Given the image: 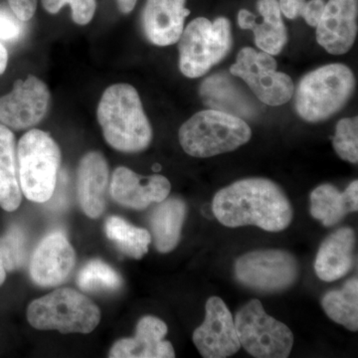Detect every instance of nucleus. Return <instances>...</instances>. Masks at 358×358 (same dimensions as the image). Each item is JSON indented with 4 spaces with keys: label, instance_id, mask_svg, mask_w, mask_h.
<instances>
[{
    "label": "nucleus",
    "instance_id": "obj_4",
    "mask_svg": "<svg viewBox=\"0 0 358 358\" xmlns=\"http://www.w3.org/2000/svg\"><path fill=\"white\" fill-rule=\"evenodd\" d=\"M355 89V75L348 66H322L301 78L294 107L303 121H326L345 107Z\"/></svg>",
    "mask_w": 358,
    "mask_h": 358
},
{
    "label": "nucleus",
    "instance_id": "obj_2",
    "mask_svg": "<svg viewBox=\"0 0 358 358\" xmlns=\"http://www.w3.org/2000/svg\"><path fill=\"white\" fill-rule=\"evenodd\" d=\"M103 138L115 150L140 152L150 147L152 129L140 95L131 85L115 84L105 90L96 109Z\"/></svg>",
    "mask_w": 358,
    "mask_h": 358
},
{
    "label": "nucleus",
    "instance_id": "obj_5",
    "mask_svg": "<svg viewBox=\"0 0 358 358\" xmlns=\"http://www.w3.org/2000/svg\"><path fill=\"white\" fill-rule=\"evenodd\" d=\"M60 148L50 134L31 129L20 138L17 148L21 192L33 202L44 203L55 192L61 166Z\"/></svg>",
    "mask_w": 358,
    "mask_h": 358
},
{
    "label": "nucleus",
    "instance_id": "obj_23",
    "mask_svg": "<svg viewBox=\"0 0 358 358\" xmlns=\"http://www.w3.org/2000/svg\"><path fill=\"white\" fill-rule=\"evenodd\" d=\"M186 216L182 200H164L152 212L150 227L155 245L160 253H169L178 246Z\"/></svg>",
    "mask_w": 358,
    "mask_h": 358
},
{
    "label": "nucleus",
    "instance_id": "obj_6",
    "mask_svg": "<svg viewBox=\"0 0 358 358\" xmlns=\"http://www.w3.org/2000/svg\"><path fill=\"white\" fill-rule=\"evenodd\" d=\"M27 319L37 329L90 334L100 322L101 312L84 294L64 288L33 301L28 307Z\"/></svg>",
    "mask_w": 358,
    "mask_h": 358
},
{
    "label": "nucleus",
    "instance_id": "obj_20",
    "mask_svg": "<svg viewBox=\"0 0 358 358\" xmlns=\"http://www.w3.org/2000/svg\"><path fill=\"white\" fill-rule=\"evenodd\" d=\"M355 232L352 228H341L322 242L315 259V270L324 282H334L345 277L353 265Z\"/></svg>",
    "mask_w": 358,
    "mask_h": 358
},
{
    "label": "nucleus",
    "instance_id": "obj_10",
    "mask_svg": "<svg viewBox=\"0 0 358 358\" xmlns=\"http://www.w3.org/2000/svg\"><path fill=\"white\" fill-rule=\"evenodd\" d=\"M238 281L248 288L275 293L289 288L298 279V261L282 250H260L240 257L235 264Z\"/></svg>",
    "mask_w": 358,
    "mask_h": 358
},
{
    "label": "nucleus",
    "instance_id": "obj_9",
    "mask_svg": "<svg viewBox=\"0 0 358 358\" xmlns=\"http://www.w3.org/2000/svg\"><path fill=\"white\" fill-rule=\"evenodd\" d=\"M231 74L248 85L257 98L265 105L277 107L288 103L294 94L293 80L285 73L278 72L277 62L266 52H257L246 47L238 53Z\"/></svg>",
    "mask_w": 358,
    "mask_h": 358
},
{
    "label": "nucleus",
    "instance_id": "obj_17",
    "mask_svg": "<svg viewBox=\"0 0 358 358\" xmlns=\"http://www.w3.org/2000/svg\"><path fill=\"white\" fill-rule=\"evenodd\" d=\"M186 0H147L143 13V28L150 43L157 46L176 44L185 29L190 11Z\"/></svg>",
    "mask_w": 358,
    "mask_h": 358
},
{
    "label": "nucleus",
    "instance_id": "obj_30",
    "mask_svg": "<svg viewBox=\"0 0 358 358\" xmlns=\"http://www.w3.org/2000/svg\"><path fill=\"white\" fill-rule=\"evenodd\" d=\"M326 0H280L281 11L289 20L303 17L312 27H317L326 6Z\"/></svg>",
    "mask_w": 358,
    "mask_h": 358
},
{
    "label": "nucleus",
    "instance_id": "obj_25",
    "mask_svg": "<svg viewBox=\"0 0 358 358\" xmlns=\"http://www.w3.org/2000/svg\"><path fill=\"white\" fill-rule=\"evenodd\" d=\"M105 230L107 237L127 256L141 259L148 253L152 241L148 230L136 227L117 216L108 219Z\"/></svg>",
    "mask_w": 358,
    "mask_h": 358
},
{
    "label": "nucleus",
    "instance_id": "obj_29",
    "mask_svg": "<svg viewBox=\"0 0 358 358\" xmlns=\"http://www.w3.org/2000/svg\"><path fill=\"white\" fill-rule=\"evenodd\" d=\"M334 148L338 157L352 164L358 162V119L345 117L336 124L333 141Z\"/></svg>",
    "mask_w": 358,
    "mask_h": 358
},
{
    "label": "nucleus",
    "instance_id": "obj_22",
    "mask_svg": "<svg viewBox=\"0 0 358 358\" xmlns=\"http://www.w3.org/2000/svg\"><path fill=\"white\" fill-rule=\"evenodd\" d=\"M21 200L15 136L0 124V206L6 211H15Z\"/></svg>",
    "mask_w": 358,
    "mask_h": 358
},
{
    "label": "nucleus",
    "instance_id": "obj_16",
    "mask_svg": "<svg viewBox=\"0 0 358 358\" xmlns=\"http://www.w3.org/2000/svg\"><path fill=\"white\" fill-rule=\"evenodd\" d=\"M257 10L260 16L241 9L238 13V24L242 29L254 33L259 49L270 55H278L288 42V32L282 21L279 1L258 0Z\"/></svg>",
    "mask_w": 358,
    "mask_h": 358
},
{
    "label": "nucleus",
    "instance_id": "obj_12",
    "mask_svg": "<svg viewBox=\"0 0 358 358\" xmlns=\"http://www.w3.org/2000/svg\"><path fill=\"white\" fill-rule=\"evenodd\" d=\"M205 310L203 324L193 333V343L201 357L225 358L235 355L241 345L229 308L218 296H211Z\"/></svg>",
    "mask_w": 358,
    "mask_h": 358
},
{
    "label": "nucleus",
    "instance_id": "obj_31",
    "mask_svg": "<svg viewBox=\"0 0 358 358\" xmlns=\"http://www.w3.org/2000/svg\"><path fill=\"white\" fill-rule=\"evenodd\" d=\"M45 10L51 14L58 13L64 6H70L72 18L79 25H87L95 15L96 0H42Z\"/></svg>",
    "mask_w": 358,
    "mask_h": 358
},
{
    "label": "nucleus",
    "instance_id": "obj_13",
    "mask_svg": "<svg viewBox=\"0 0 358 358\" xmlns=\"http://www.w3.org/2000/svg\"><path fill=\"white\" fill-rule=\"evenodd\" d=\"M358 0H329L317 25V43L333 55L352 49L357 35Z\"/></svg>",
    "mask_w": 358,
    "mask_h": 358
},
{
    "label": "nucleus",
    "instance_id": "obj_26",
    "mask_svg": "<svg viewBox=\"0 0 358 358\" xmlns=\"http://www.w3.org/2000/svg\"><path fill=\"white\" fill-rule=\"evenodd\" d=\"M202 100L209 105L213 110H221L228 114L237 115L239 110L240 115H245L246 110L243 109V100L240 96L239 92L231 83L229 78L223 75H215L205 80L200 88Z\"/></svg>",
    "mask_w": 358,
    "mask_h": 358
},
{
    "label": "nucleus",
    "instance_id": "obj_7",
    "mask_svg": "<svg viewBox=\"0 0 358 358\" xmlns=\"http://www.w3.org/2000/svg\"><path fill=\"white\" fill-rule=\"evenodd\" d=\"M178 41L181 73L192 79L203 76L229 54L233 44L230 21L196 18L183 29Z\"/></svg>",
    "mask_w": 358,
    "mask_h": 358
},
{
    "label": "nucleus",
    "instance_id": "obj_27",
    "mask_svg": "<svg viewBox=\"0 0 358 358\" xmlns=\"http://www.w3.org/2000/svg\"><path fill=\"white\" fill-rule=\"evenodd\" d=\"M78 285L80 288L89 293H106L121 288L122 279L108 264L100 260H94L80 271Z\"/></svg>",
    "mask_w": 358,
    "mask_h": 358
},
{
    "label": "nucleus",
    "instance_id": "obj_18",
    "mask_svg": "<svg viewBox=\"0 0 358 358\" xmlns=\"http://www.w3.org/2000/svg\"><path fill=\"white\" fill-rule=\"evenodd\" d=\"M166 324L155 317H143L136 326V336L122 338L110 350V358H173V346L164 341Z\"/></svg>",
    "mask_w": 358,
    "mask_h": 358
},
{
    "label": "nucleus",
    "instance_id": "obj_35",
    "mask_svg": "<svg viewBox=\"0 0 358 358\" xmlns=\"http://www.w3.org/2000/svg\"><path fill=\"white\" fill-rule=\"evenodd\" d=\"M7 64H8V53L4 45L0 42V75L6 72Z\"/></svg>",
    "mask_w": 358,
    "mask_h": 358
},
{
    "label": "nucleus",
    "instance_id": "obj_33",
    "mask_svg": "<svg viewBox=\"0 0 358 358\" xmlns=\"http://www.w3.org/2000/svg\"><path fill=\"white\" fill-rule=\"evenodd\" d=\"M10 10L13 11L18 20L28 21L34 16L37 8V0H7Z\"/></svg>",
    "mask_w": 358,
    "mask_h": 358
},
{
    "label": "nucleus",
    "instance_id": "obj_24",
    "mask_svg": "<svg viewBox=\"0 0 358 358\" xmlns=\"http://www.w3.org/2000/svg\"><path fill=\"white\" fill-rule=\"evenodd\" d=\"M322 308L329 319L352 331L358 329V281L348 280L343 288L331 291L322 298Z\"/></svg>",
    "mask_w": 358,
    "mask_h": 358
},
{
    "label": "nucleus",
    "instance_id": "obj_19",
    "mask_svg": "<svg viewBox=\"0 0 358 358\" xmlns=\"http://www.w3.org/2000/svg\"><path fill=\"white\" fill-rule=\"evenodd\" d=\"M109 185V166L101 152H91L80 162L77 173L78 199L88 217L98 218L105 209Z\"/></svg>",
    "mask_w": 358,
    "mask_h": 358
},
{
    "label": "nucleus",
    "instance_id": "obj_11",
    "mask_svg": "<svg viewBox=\"0 0 358 358\" xmlns=\"http://www.w3.org/2000/svg\"><path fill=\"white\" fill-rule=\"evenodd\" d=\"M50 103L48 87L38 78L17 80L13 91L0 96V124L22 131L39 124L47 115Z\"/></svg>",
    "mask_w": 358,
    "mask_h": 358
},
{
    "label": "nucleus",
    "instance_id": "obj_14",
    "mask_svg": "<svg viewBox=\"0 0 358 358\" xmlns=\"http://www.w3.org/2000/svg\"><path fill=\"white\" fill-rule=\"evenodd\" d=\"M75 265V251L60 232L47 235L33 253L30 275L35 284L54 287L62 284Z\"/></svg>",
    "mask_w": 358,
    "mask_h": 358
},
{
    "label": "nucleus",
    "instance_id": "obj_28",
    "mask_svg": "<svg viewBox=\"0 0 358 358\" xmlns=\"http://www.w3.org/2000/svg\"><path fill=\"white\" fill-rule=\"evenodd\" d=\"M0 257L7 272L24 265L27 259V237L20 226H11L0 239Z\"/></svg>",
    "mask_w": 358,
    "mask_h": 358
},
{
    "label": "nucleus",
    "instance_id": "obj_1",
    "mask_svg": "<svg viewBox=\"0 0 358 358\" xmlns=\"http://www.w3.org/2000/svg\"><path fill=\"white\" fill-rule=\"evenodd\" d=\"M214 215L226 227L254 225L270 232L286 229L293 208L279 185L266 178L236 181L216 193Z\"/></svg>",
    "mask_w": 358,
    "mask_h": 358
},
{
    "label": "nucleus",
    "instance_id": "obj_3",
    "mask_svg": "<svg viewBox=\"0 0 358 358\" xmlns=\"http://www.w3.org/2000/svg\"><path fill=\"white\" fill-rule=\"evenodd\" d=\"M251 136V129L241 117L213 109L193 115L178 131L183 150L199 159L233 152L248 143Z\"/></svg>",
    "mask_w": 358,
    "mask_h": 358
},
{
    "label": "nucleus",
    "instance_id": "obj_15",
    "mask_svg": "<svg viewBox=\"0 0 358 358\" xmlns=\"http://www.w3.org/2000/svg\"><path fill=\"white\" fill-rule=\"evenodd\" d=\"M171 188V182L164 176H143L124 166L115 169L110 180L113 199L122 206L138 210L166 200Z\"/></svg>",
    "mask_w": 358,
    "mask_h": 358
},
{
    "label": "nucleus",
    "instance_id": "obj_34",
    "mask_svg": "<svg viewBox=\"0 0 358 358\" xmlns=\"http://www.w3.org/2000/svg\"><path fill=\"white\" fill-rule=\"evenodd\" d=\"M136 1L138 0H117L120 10L124 14H128L134 10Z\"/></svg>",
    "mask_w": 358,
    "mask_h": 358
},
{
    "label": "nucleus",
    "instance_id": "obj_32",
    "mask_svg": "<svg viewBox=\"0 0 358 358\" xmlns=\"http://www.w3.org/2000/svg\"><path fill=\"white\" fill-rule=\"evenodd\" d=\"M23 21L18 20L13 11L0 7V40L14 41L20 38L22 32Z\"/></svg>",
    "mask_w": 358,
    "mask_h": 358
},
{
    "label": "nucleus",
    "instance_id": "obj_21",
    "mask_svg": "<svg viewBox=\"0 0 358 358\" xmlns=\"http://www.w3.org/2000/svg\"><path fill=\"white\" fill-rule=\"evenodd\" d=\"M358 181L355 180L345 192L331 185H322L310 194V213L327 227L336 225L350 212L357 211Z\"/></svg>",
    "mask_w": 358,
    "mask_h": 358
},
{
    "label": "nucleus",
    "instance_id": "obj_36",
    "mask_svg": "<svg viewBox=\"0 0 358 358\" xmlns=\"http://www.w3.org/2000/svg\"><path fill=\"white\" fill-rule=\"evenodd\" d=\"M6 271L3 267V264H2L1 257H0V286L6 281Z\"/></svg>",
    "mask_w": 358,
    "mask_h": 358
},
{
    "label": "nucleus",
    "instance_id": "obj_8",
    "mask_svg": "<svg viewBox=\"0 0 358 358\" xmlns=\"http://www.w3.org/2000/svg\"><path fill=\"white\" fill-rule=\"evenodd\" d=\"M234 322L240 345L252 357L286 358L291 355L293 333L286 324L268 315L260 301H250L240 308Z\"/></svg>",
    "mask_w": 358,
    "mask_h": 358
}]
</instances>
